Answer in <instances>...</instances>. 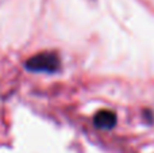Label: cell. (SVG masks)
<instances>
[{
	"instance_id": "obj_1",
	"label": "cell",
	"mask_w": 154,
	"mask_h": 153,
	"mask_svg": "<svg viewBox=\"0 0 154 153\" xmlns=\"http://www.w3.org/2000/svg\"><path fill=\"white\" fill-rule=\"evenodd\" d=\"M60 68V57L56 53L45 52L32 56L26 61V69L38 73H54Z\"/></svg>"
},
{
	"instance_id": "obj_2",
	"label": "cell",
	"mask_w": 154,
	"mask_h": 153,
	"mask_svg": "<svg viewBox=\"0 0 154 153\" xmlns=\"http://www.w3.org/2000/svg\"><path fill=\"white\" fill-rule=\"evenodd\" d=\"M93 123L97 129L111 130L116 125V114L111 110H101L93 117Z\"/></svg>"
}]
</instances>
